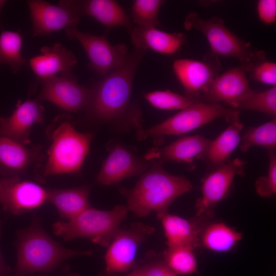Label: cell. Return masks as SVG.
<instances>
[{
  "instance_id": "cell-1",
  "label": "cell",
  "mask_w": 276,
  "mask_h": 276,
  "mask_svg": "<svg viewBox=\"0 0 276 276\" xmlns=\"http://www.w3.org/2000/svg\"><path fill=\"white\" fill-rule=\"evenodd\" d=\"M145 52L134 50L120 67L103 76L90 88L87 112L94 119L112 123L129 119L137 129L141 127L139 111L131 108L133 82Z\"/></svg>"
},
{
  "instance_id": "cell-2",
  "label": "cell",
  "mask_w": 276,
  "mask_h": 276,
  "mask_svg": "<svg viewBox=\"0 0 276 276\" xmlns=\"http://www.w3.org/2000/svg\"><path fill=\"white\" fill-rule=\"evenodd\" d=\"M16 248L15 276L50 272L70 258L93 255L90 250H75L61 245L47 233L35 215L27 228L17 232Z\"/></svg>"
},
{
  "instance_id": "cell-3",
  "label": "cell",
  "mask_w": 276,
  "mask_h": 276,
  "mask_svg": "<svg viewBox=\"0 0 276 276\" xmlns=\"http://www.w3.org/2000/svg\"><path fill=\"white\" fill-rule=\"evenodd\" d=\"M162 164L155 161L132 189L124 191L128 211L138 217H146L153 211H167L173 200L193 189L189 179L170 174Z\"/></svg>"
},
{
  "instance_id": "cell-4",
  "label": "cell",
  "mask_w": 276,
  "mask_h": 276,
  "mask_svg": "<svg viewBox=\"0 0 276 276\" xmlns=\"http://www.w3.org/2000/svg\"><path fill=\"white\" fill-rule=\"evenodd\" d=\"M51 144L41 178L51 175L76 173L88 154L93 133L77 131L70 117L62 114L54 121Z\"/></svg>"
},
{
  "instance_id": "cell-5",
  "label": "cell",
  "mask_w": 276,
  "mask_h": 276,
  "mask_svg": "<svg viewBox=\"0 0 276 276\" xmlns=\"http://www.w3.org/2000/svg\"><path fill=\"white\" fill-rule=\"evenodd\" d=\"M128 209L118 205L103 211L91 206L67 222H57L52 226L54 234L64 241L88 238L94 243L108 247L121 228Z\"/></svg>"
},
{
  "instance_id": "cell-6",
  "label": "cell",
  "mask_w": 276,
  "mask_h": 276,
  "mask_svg": "<svg viewBox=\"0 0 276 276\" xmlns=\"http://www.w3.org/2000/svg\"><path fill=\"white\" fill-rule=\"evenodd\" d=\"M239 110L227 108L221 104L199 101L157 124L137 129L136 137L144 141L149 137L180 135L219 118H224L231 123L239 119Z\"/></svg>"
},
{
  "instance_id": "cell-7",
  "label": "cell",
  "mask_w": 276,
  "mask_h": 276,
  "mask_svg": "<svg viewBox=\"0 0 276 276\" xmlns=\"http://www.w3.org/2000/svg\"><path fill=\"white\" fill-rule=\"evenodd\" d=\"M183 26L187 30L193 29L201 32L216 56L234 58L242 63H253L265 58L263 51L254 50L249 42L236 35L220 18L204 19L191 12L186 17Z\"/></svg>"
},
{
  "instance_id": "cell-8",
  "label": "cell",
  "mask_w": 276,
  "mask_h": 276,
  "mask_svg": "<svg viewBox=\"0 0 276 276\" xmlns=\"http://www.w3.org/2000/svg\"><path fill=\"white\" fill-rule=\"evenodd\" d=\"M154 231L153 227L140 222L121 229L107 247L104 257L105 269L99 276L119 275L134 270L139 246Z\"/></svg>"
},
{
  "instance_id": "cell-9",
  "label": "cell",
  "mask_w": 276,
  "mask_h": 276,
  "mask_svg": "<svg viewBox=\"0 0 276 276\" xmlns=\"http://www.w3.org/2000/svg\"><path fill=\"white\" fill-rule=\"evenodd\" d=\"M245 164L238 158L227 160L205 175L201 180V196L195 203V217L213 219L216 206L228 195L235 176L243 174Z\"/></svg>"
},
{
  "instance_id": "cell-10",
  "label": "cell",
  "mask_w": 276,
  "mask_h": 276,
  "mask_svg": "<svg viewBox=\"0 0 276 276\" xmlns=\"http://www.w3.org/2000/svg\"><path fill=\"white\" fill-rule=\"evenodd\" d=\"M65 31L68 39L80 43L89 59V67L100 76H105L121 66L129 56L125 44L112 45L105 34L95 35L80 31L77 27Z\"/></svg>"
},
{
  "instance_id": "cell-11",
  "label": "cell",
  "mask_w": 276,
  "mask_h": 276,
  "mask_svg": "<svg viewBox=\"0 0 276 276\" xmlns=\"http://www.w3.org/2000/svg\"><path fill=\"white\" fill-rule=\"evenodd\" d=\"M41 84L36 99L49 101L67 111L86 110L91 90L80 84L72 73L61 74L39 81Z\"/></svg>"
},
{
  "instance_id": "cell-12",
  "label": "cell",
  "mask_w": 276,
  "mask_h": 276,
  "mask_svg": "<svg viewBox=\"0 0 276 276\" xmlns=\"http://www.w3.org/2000/svg\"><path fill=\"white\" fill-rule=\"evenodd\" d=\"M48 200V190L19 176L1 179L0 204L3 210L20 215L39 208Z\"/></svg>"
},
{
  "instance_id": "cell-13",
  "label": "cell",
  "mask_w": 276,
  "mask_h": 276,
  "mask_svg": "<svg viewBox=\"0 0 276 276\" xmlns=\"http://www.w3.org/2000/svg\"><path fill=\"white\" fill-rule=\"evenodd\" d=\"M32 21L33 36H48L62 29L77 27L81 16L65 1L55 5L41 0L26 1Z\"/></svg>"
},
{
  "instance_id": "cell-14",
  "label": "cell",
  "mask_w": 276,
  "mask_h": 276,
  "mask_svg": "<svg viewBox=\"0 0 276 276\" xmlns=\"http://www.w3.org/2000/svg\"><path fill=\"white\" fill-rule=\"evenodd\" d=\"M252 63L242 64L229 68L218 75L201 95L205 102L223 103L234 109L236 104L252 89L247 77Z\"/></svg>"
},
{
  "instance_id": "cell-15",
  "label": "cell",
  "mask_w": 276,
  "mask_h": 276,
  "mask_svg": "<svg viewBox=\"0 0 276 276\" xmlns=\"http://www.w3.org/2000/svg\"><path fill=\"white\" fill-rule=\"evenodd\" d=\"M108 154L97 177V183L106 185L119 183L123 179L143 174L148 168V160L141 158L130 148L119 143L108 146Z\"/></svg>"
},
{
  "instance_id": "cell-16",
  "label": "cell",
  "mask_w": 276,
  "mask_h": 276,
  "mask_svg": "<svg viewBox=\"0 0 276 276\" xmlns=\"http://www.w3.org/2000/svg\"><path fill=\"white\" fill-rule=\"evenodd\" d=\"M213 59L211 57L204 60L182 58L174 61L173 70L185 96L200 101L203 90L218 75L220 64L216 59Z\"/></svg>"
},
{
  "instance_id": "cell-17",
  "label": "cell",
  "mask_w": 276,
  "mask_h": 276,
  "mask_svg": "<svg viewBox=\"0 0 276 276\" xmlns=\"http://www.w3.org/2000/svg\"><path fill=\"white\" fill-rule=\"evenodd\" d=\"M30 96L24 101H17L15 108L7 117H0V136L12 139L25 145L30 143L31 127L42 121L43 106Z\"/></svg>"
},
{
  "instance_id": "cell-18",
  "label": "cell",
  "mask_w": 276,
  "mask_h": 276,
  "mask_svg": "<svg viewBox=\"0 0 276 276\" xmlns=\"http://www.w3.org/2000/svg\"><path fill=\"white\" fill-rule=\"evenodd\" d=\"M28 60L38 81L59 73H71V69L77 63L75 54L60 43L42 47L40 54Z\"/></svg>"
},
{
  "instance_id": "cell-19",
  "label": "cell",
  "mask_w": 276,
  "mask_h": 276,
  "mask_svg": "<svg viewBox=\"0 0 276 276\" xmlns=\"http://www.w3.org/2000/svg\"><path fill=\"white\" fill-rule=\"evenodd\" d=\"M156 216L162 223L168 247L186 246L194 249L199 247V234L208 220L195 216L187 219L168 211L157 213Z\"/></svg>"
},
{
  "instance_id": "cell-20",
  "label": "cell",
  "mask_w": 276,
  "mask_h": 276,
  "mask_svg": "<svg viewBox=\"0 0 276 276\" xmlns=\"http://www.w3.org/2000/svg\"><path fill=\"white\" fill-rule=\"evenodd\" d=\"M135 50H146L171 55L178 51L186 42L187 37L181 33H169L154 27L135 26L128 30Z\"/></svg>"
},
{
  "instance_id": "cell-21",
  "label": "cell",
  "mask_w": 276,
  "mask_h": 276,
  "mask_svg": "<svg viewBox=\"0 0 276 276\" xmlns=\"http://www.w3.org/2000/svg\"><path fill=\"white\" fill-rule=\"evenodd\" d=\"M40 157L38 146H28L0 136V173L5 177L19 176Z\"/></svg>"
},
{
  "instance_id": "cell-22",
  "label": "cell",
  "mask_w": 276,
  "mask_h": 276,
  "mask_svg": "<svg viewBox=\"0 0 276 276\" xmlns=\"http://www.w3.org/2000/svg\"><path fill=\"white\" fill-rule=\"evenodd\" d=\"M211 141L195 135L179 139L160 149L151 150L145 157L148 161L156 160L185 164L192 163L198 158L204 156Z\"/></svg>"
},
{
  "instance_id": "cell-23",
  "label": "cell",
  "mask_w": 276,
  "mask_h": 276,
  "mask_svg": "<svg viewBox=\"0 0 276 276\" xmlns=\"http://www.w3.org/2000/svg\"><path fill=\"white\" fill-rule=\"evenodd\" d=\"M80 16L93 17L108 28L124 27L128 30L132 22L123 8L113 0L67 1Z\"/></svg>"
},
{
  "instance_id": "cell-24",
  "label": "cell",
  "mask_w": 276,
  "mask_h": 276,
  "mask_svg": "<svg viewBox=\"0 0 276 276\" xmlns=\"http://www.w3.org/2000/svg\"><path fill=\"white\" fill-rule=\"evenodd\" d=\"M243 234L220 220H208L199 237V246L210 251L223 253L236 248Z\"/></svg>"
},
{
  "instance_id": "cell-25",
  "label": "cell",
  "mask_w": 276,
  "mask_h": 276,
  "mask_svg": "<svg viewBox=\"0 0 276 276\" xmlns=\"http://www.w3.org/2000/svg\"><path fill=\"white\" fill-rule=\"evenodd\" d=\"M47 190L48 200L56 208L63 219H72L90 207L88 186Z\"/></svg>"
},
{
  "instance_id": "cell-26",
  "label": "cell",
  "mask_w": 276,
  "mask_h": 276,
  "mask_svg": "<svg viewBox=\"0 0 276 276\" xmlns=\"http://www.w3.org/2000/svg\"><path fill=\"white\" fill-rule=\"evenodd\" d=\"M243 128L239 119L232 123L215 140L211 141L204 155L206 160L213 168L228 160V157L240 144L241 132Z\"/></svg>"
},
{
  "instance_id": "cell-27",
  "label": "cell",
  "mask_w": 276,
  "mask_h": 276,
  "mask_svg": "<svg viewBox=\"0 0 276 276\" xmlns=\"http://www.w3.org/2000/svg\"><path fill=\"white\" fill-rule=\"evenodd\" d=\"M22 44L19 31L3 30L0 34V65H8L14 74L28 63L21 54Z\"/></svg>"
},
{
  "instance_id": "cell-28",
  "label": "cell",
  "mask_w": 276,
  "mask_h": 276,
  "mask_svg": "<svg viewBox=\"0 0 276 276\" xmlns=\"http://www.w3.org/2000/svg\"><path fill=\"white\" fill-rule=\"evenodd\" d=\"M194 250L186 246L168 247L160 255L165 263L176 274L190 275L198 273Z\"/></svg>"
},
{
  "instance_id": "cell-29",
  "label": "cell",
  "mask_w": 276,
  "mask_h": 276,
  "mask_svg": "<svg viewBox=\"0 0 276 276\" xmlns=\"http://www.w3.org/2000/svg\"><path fill=\"white\" fill-rule=\"evenodd\" d=\"M240 149L247 151L254 146L263 147L267 149H274L276 146L275 118L260 126L250 128L241 135Z\"/></svg>"
},
{
  "instance_id": "cell-30",
  "label": "cell",
  "mask_w": 276,
  "mask_h": 276,
  "mask_svg": "<svg viewBox=\"0 0 276 276\" xmlns=\"http://www.w3.org/2000/svg\"><path fill=\"white\" fill-rule=\"evenodd\" d=\"M234 109L253 110L273 117L276 115V87L273 86L264 91L252 89L238 102Z\"/></svg>"
},
{
  "instance_id": "cell-31",
  "label": "cell",
  "mask_w": 276,
  "mask_h": 276,
  "mask_svg": "<svg viewBox=\"0 0 276 276\" xmlns=\"http://www.w3.org/2000/svg\"><path fill=\"white\" fill-rule=\"evenodd\" d=\"M144 97L154 108L165 110H181L199 102L169 90L149 91Z\"/></svg>"
},
{
  "instance_id": "cell-32",
  "label": "cell",
  "mask_w": 276,
  "mask_h": 276,
  "mask_svg": "<svg viewBox=\"0 0 276 276\" xmlns=\"http://www.w3.org/2000/svg\"><path fill=\"white\" fill-rule=\"evenodd\" d=\"M164 3L161 0H135L131 7V16L136 26L157 28L158 14Z\"/></svg>"
},
{
  "instance_id": "cell-33",
  "label": "cell",
  "mask_w": 276,
  "mask_h": 276,
  "mask_svg": "<svg viewBox=\"0 0 276 276\" xmlns=\"http://www.w3.org/2000/svg\"><path fill=\"white\" fill-rule=\"evenodd\" d=\"M269 165L267 173L255 182L257 193L261 197L270 198L276 193V154L274 149H268Z\"/></svg>"
},
{
  "instance_id": "cell-34",
  "label": "cell",
  "mask_w": 276,
  "mask_h": 276,
  "mask_svg": "<svg viewBox=\"0 0 276 276\" xmlns=\"http://www.w3.org/2000/svg\"><path fill=\"white\" fill-rule=\"evenodd\" d=\"M145 276H179L170 269L163 260L160 254L147 252L142 264L139 266Z\"/></svg>"
},
{
  "instance_id": "cell-35",
  "label": "cell",
  "mask_w": 276,
  "mask_h": 276,
  "mask_svg": "<svg viewBox=\"0 0 276 276\" xmlns=\"http://www.w3.org/2000/svg\"><path fill=\"white\" fill-rule=\"evenodd\" d=\"M251 77L259 82L275 86L276 63L265 58L255 62L249 71Z\"/></svg>"
},
{
  "instance_id": "cell-36",
  "label": "cell",
  "mask_w": 276,
  "mask_h": 276,
  "mask_svg": "<svg viewBox=\"0 0 276 276\" xmlns=\"http://www.w3.org/2000/svg\"><path fill=\"white\" fill-rule=\"evenodd\" d=\"M257 11L260 21L270 25L276 20V1L260 0L257 5Z\"/></svg>"
},
{
  "instance_id": "cell-37",
  "label": "cell",
  "mask_w": 276,
  "mask_h": 276,
  "mask_svg": "<svg viewBox=\"0 0 276 276\" xmlns=\"http://www.w3.org/2000/svg\"><path fill=\"white\" fill-rule=\"evenodd\" d=\"M2 235V221L0 220V241ZM11 272V268L6 263L0 246V276H7Z\"/></svg>"
},
{
  "instance_id": "cell-38",
  "label": "cell",
  "mask_w": 276,
  "mask_h": 276,
  "mask_svg": "<svg viewBox=\"0 0 276 276\" xmlns=\"http://www.w3.org/2000/svg\"><path fill=\"white\" fill-rule=\"evenodd\" d=\"M115 276H119V275H115ZM122 276H145V275L144 274L142 270L140 269V268L139 266H136V267L134 270Z\"/></svg>"
},
{
  "instance_id": "cell-39",
  "label": "cell",
  "mask_w": 276,
  "mask_h": 276,
  "mask_svg": "<svg viewBox=\"0 0 276 276\" xmlns=\"http://www.w3.org/2000/svg\"><path fill=\"white\" fill-rule=\"evenodd\" d=\"M7 1L5 0H0V13H1L5 5L7 3Z\"/></svg>"
},
{
  "instance_id": "cell-40",
  "label": "cell",
  "mask_w": 276,
  "mask_h": 276,
  "mask_svg": "<svg viewBox=\"0 0 276 276\" xmlns=\"http://www.w3.org/2000/svg\"><path fill=\"white\" fill-rule=\"evenodd\" d=\"M67 276H80V275L76 273H71L68 274Z\"/></svg>"
},
{
  "instance_id": "cell-41",
  "label": "cell",
  "mask_w": 276,
  "mask_h": 276,
  "mask_svg": "<svg viewBox=\"0 0 276 276\" xmlns=\"http://www.w3.org/2000/svg\"><path fill=\"white\" fill-rule=\"evenodd\" d=\"M1 180H0V187H1Z\"/></svg>"
}]
</instances>
